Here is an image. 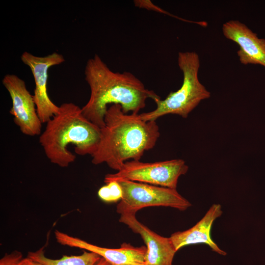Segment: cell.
Wrapping results in <instances>:
<instances>
[{
    "mask_svg": "<svg viewBox=\"0 0 265 265\" xmlns=\"http://www.w3.org/2000/svg\"><path fill=\"white\" fill-rule=\"evenodd\" d=\"M84 75L90 96L82 111L88 120L100 128L105 126L108 105H119L127 114L138 113L145 107L148 99H160L132 73L111 70L96 54L87 61Z\"/></svg>",
    "mask_w": 265,
    "mask_h": 265,
    "instance_id": "cell-1",
    "label": "cell"
},
{
    "mask_svg": "<svg viewBox=\"0 0 265 265\" xmlns=\"http://www.w3.org/2000/svg\"><path fill=\"white\" fill-rule=\"evenodd\" d=\"M104 121L98 148L91 156L95 165L105 163L118 171L130 159L140 160L160 136L156 121H145L138 113H125L119 105L108 107Z\"/></svg>",
    "mask_w": 265,
    "mask_h": 265,
    "instance_id": "cell-2",
    "label": "cell"
},
{
    "mask_svg": "<svg viewBox=\"0 0 265 265\" xmlns=\"http://www.w3.org/2000/svg\"><path fill=\"white\" fill-rule=\"evenodd\" d=\"M100 136L101 128L84 116L81 108L65 103L47 123L39 143L52 163L67 167L76 158L67 149L69 145L75 146V152L80 156H91L98 148Z\"/></svg>",
    "mask_w": 265,
    "mask_h": 265,
    "instance_id": "cell-3",
    "label": "cell"
},
{
    "mask_svg": "<svg viewBox=\"0 0 265 265\" xmlns=\"http://www.w3.org/2000/svg\"><path fill=\"white\" fill-rule=\"evenodd\" d=\"M178 64L183 75L181 87L171 92L164 99L154 101L157 105L154 110L140 114L143 120L156 121L159 118L170 114L187 118L202 101L210 97V92L198 78L200 66L199 55L194 52H179Z\"/></svg>",
    "mask_w": 265,
    "mask_h": 265,
    "instance_id": "cell-4",
    "label": "cell"
},
{
    "mask_svg": "<svg viewBox=\"0 0 265 265\" xmlns=\"http://www.w3.org/2000/svg\"><path fill=\"white\" fill-rule=\"evenodd\" d=\"M122 190V198L116 208L120 214L136 212L148 207H171L184 211L191 204L176 190L125 180L116 181Z\"/></svg>",
    "mask_w": 265,
    "mask_h": 265,
    "instance_id": "cell-5",
    "label": "cell"
},
{
    "mask_svg": "<svg viewBox=\"0 0 265 265\" xmlns=\"http://www.w3.org/2000/svg\"><path fill=\"white\" fill-rule=\"evenodd\" d=\"M188 169L182 159H174L154 162L140 160L125 162L115 173L106 174L104 182L125 180L176 189L179 177Z\"/></svg>",
    "mask_w": 265,
    "mask_h": 265,
    "instance_id": "cell-6",
    "label": "cell"
},
{
    "mask_svg": "<svg viewBox=\"0 0 265 265\" xmlns=\"http://www.w3.org/2000/svg\"><path fill=\"white\" fill-rule=\"evenodd\" d=\"M2 83L12 100L9 113L13 116L15 124L25 135H40L42 123L38 115L33 95L28 91L25 81L14 74H7Z\"/></svg>",
    "mask_w": 265,
    "mask_h": 265,
    "instance_id": "cell-7",
    "label": "cell"
},
{
    "mask_svg": "<svg viewBox=\"0 0 265 265\" xmlns=\"http://www.w3.org/2000/svg\"><path fill=\"white\" fill-rule=\"evenodd\" d=\"M21 59L30 68L34 79L35 87L33 98L38 115L42 123H47L59 109V106L53 103L48 94V70L51 67L64 62V56L55 52L44 56H37L25 52Z\"/></svg>",
    "mask_w": 265,
    "mask_h": 265,
    "instance_id": "cell-8",
    "label": "cell"
},
{
    "mask_svg": "<svg viewBox=\"0 0 265 265\" xmlns=\"http://www.w3.org/2000/svg\"><path fill=\"white\" fill-rule=\"evenodd\" d=\"M136 212L120 214L119 221L139 234L146 245L144 262L148 265H172L177 252L170 238L162 237L140 222Z\"/></svg>",
    "mask_w": 265,
    "mask_h": 265,
    "instance_id": "cell-9",
    "label": "cell"
},
{
    "mask_svg": "<svg viewBox=\"0 0 265 265\" xmlns=\"http://www.w3.org/2000/svg\"><path fill=\"white\" fill-rule=\"evenodd\" d=\"M223 35L239 46V60L243 65L259 64L265 68V39L260 38L244 24L230 20L223 24Z\"/></svg>",
    "mask_w": 265,
    "mask_h": 265,
    "instance_id": "cell-10",
    "label": "cell"
},
{
    "mask_svg": "<svg viewBox=\"0 0 265 265\" xmlns=\"http://www.w3.org/2000/svg\"><path fill=\"white\" fill-rule=\"evenodd\" d=\"M54 235L60 244L94 253L113 265L142 263L145 261L147 248L144 246L134 247L129 243H123L119 248H108L91 244L58 230L54 232Z\"/></svg>",
    "mask_w": 265,
    "mask_h": 265,
    "instance_id": "cell-11",
    "label": "cell"
},
{
    "mask_svg": "<svg viewBox=\"0 0 265 265\" xmlns=\"http://www.w3.org/2000/svg\"><path fill=\"white\" fill-rule=\"evenodd\" d=\"M222 213L221 205L213 204L194 226L186 231L172 234L170 238L176 251L190 244L203 243L209 245L213 251L222 255H226V253L218 246L211 237L212 224Z\"/></svg>",
    "mask_w": 265,
    "mask_h": 265,
    "instance_id": "cell-12",
    "label": "cell"
},
{
    "mask_svg": "<svg viewBox=\"0 0 265 265\" xmlns=\"http://www.w3.org/2000/svg\"><path fill=\"white\" fill-rule=\"evenodd\" d=\"M27 257L43 265H95L101 258L94 253L85 251L80 255H64L59 259H52L45 256L43 247L29 252Z\"/></svg>",
    "mask_w": 265,
    "mask_h": 265,
    "instance_id": "cell-13",
    "label": "cell"
},
{
    "mask_svg": "<svg viewBox=\"0 0 265 265\" xmlns=\"http://www.w3.org/2000/svg\"><path fill=\"white\" fill-rule=\"evenodd\" d=\"M100 198L106 202L121 200L122 198V190L117 181H111L101 187L98 192Z\"/></svg>",
    "mask_w": 265,
    "mask_h": 265,
    "instance_id": "cell-14",
    "label": "cell"
},
{
    "mask_svg": "<svg viewBox=\"0 0 265 265\" xmlns=\"http://www.w3.org/2000/svg\"><path fill=\"white\" fill-rule=\"evenodd\" d=\"M22 254L18 251H14L10 254H6L0 260V265H17L22 259Z\"/></svg>",
    "mask_w": 265,
    "mask_h": 265,
    "instance_id": "cell-15",
    "label": "cell"
},
{
    "mask_svg": "<svg viewBox=\"0 0 265 265\" xmlns=\"http://www.w3.org/2000/svg\"><path fill=\"white\" fill-rule=\"evenodd\" d=\"M134 3L136 6L141 8H144L164 13V11L154 5L150 0H136Z\"/></svg>",
    "mask_w": 265,
    "mask_h": 265,
    "instance_id": "cell-16",
    "label": "cell"
},
{
    "mask_svg": "<svg viewBox=\"0 0 265 265\" xmlns=\"http://www.w3.org/2000/svg\"><path fill=\"white\" fill-rule=\"evenodd\" d=\"M17 265H43L42 264L36 262L31 259L27 257L22 258L17 264Z\"/></svg>",
    "mask_w": 265,
    "mask_h": 265,
    "instance_id": "cell-17",
    "label": "cell"
},
{
    "mask_svg": "<svg viewBox=\"0 0 265 265\" xmlns=\"http://www.w3.org/2000/svg\"><path fill=\"white\" fill-rule=\"evenodd\" d=\"M95 265H113L103 258H101Z\"/></svg>",
    "mask_w": 265,
    "mask_h": 265,
    "instance_id": "cell-18",
    "label": "cell"
},
{
    "mask_svg": "<svg viewBox=\"0 0 265 265\" xmlns=\"http://www.w3.org/2000/svg\"><path fill=\"white\" fill-rule=\"evenodd\" d=\"M124 265H148L146 264L145 262H142V263H131L129 264H126Z\"/></svg>",
    "mask_w": 265,
    "mask_h": 265,
    "instance_id": "cell-19",
    "label": "cell"
}]
</instances>
